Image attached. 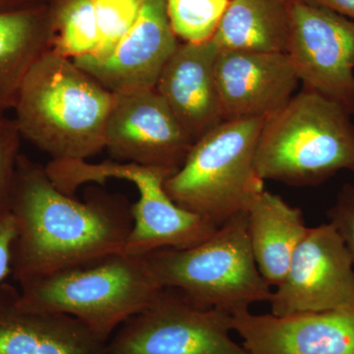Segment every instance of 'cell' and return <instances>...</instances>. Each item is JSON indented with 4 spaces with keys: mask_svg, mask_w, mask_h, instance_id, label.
Masks as SVG:
<instances>
[{
    "mask_svg": "<svg viewBox=\"0 0 354 354\" xmlns=\"http://www.w3.org/2000/svg\"><path fill=\"white\" fill-rule=\"evenodd\" d=\"M10 212L17 227L11 274L19 285L122 252L133 227L127 197L99 188L82 201L69 196L25 155L18 158Z\"/></svg>",
    "mask_w": 354,
    "mask_h": 354,
    "instance_id": "cell-1",
    "label": "cell"
},
{
    "mask_svg": "<svg viewBox=\"0 0 354 354\" xmlns=\"http://www.w3.org/2000/svg\"><path fill=\"white\" fill-rule=\"evenodd\" d=\"M114 94L50 50L26 76L15 111L21 136L51 160H87L104 149Z\"/></svg>",
    "mask_w": 354,
    "mask_h": 354,
    "instance_id": "cell-2",
    "label": "cell"
},
{
    "mask_svg": "<svg viewBox=\"0 0 354 354\" xmlns=\"http://www.w3.org/2000/svg\"><path fill=\"white\" fill-rule=\"evenodd\" d=\"M341 104L304 88L266 120L255 167L263 180L320 185L354 169V123Z\"/></svg>",
    "mask_w": 354,
    "mask_h": 354,
    "instance_id": "cell-3",
    "label": "cell"
},
{
    "mask_svg": "<svg viewBox=\"0 0 354 354\" xmlns=\"http://www.w3.org/2000/svg\"><path fill=\"white\" fill-rule=\"evenodd\" d=\"M162 290L145 257L115 253L25 281L18 301L25 309L74 317L109 342Z\"/></svg>",
    "mask_w": 354,
    "mask_h": 354,
    "instance_id": "cell-4",
    "label": "cell"
},
{
    "mask_svg": "<svg viewBox=\"0 0 354 354\" xmlns=\"http://www.w3.org/2000/svg\"><path fill=\"white\" fill-rule=\"evenodd\" d=\"M162 288L179 291L198 308L234 315L269 302L268 285L254 259L245 212L189 248H162L144 256Z\"/></svg>",
    "mask_w": 354,
    "mask_h": 354,
    "instance_id": "cell-5",
    "label": "cell"
},
{
    "mask_svg": "<svg viewBox=\"0 0 354 354\" xmlns=\"http://www.w3.org/2000/svg\"><path fill=\"white\" fill-rule=\"evenodd\" d=\"M265 118L223 121L193 144L165 189L178 206L216 227L245 212L265 189L255 167Z\"/></svg>",
    "mask_w": 354,
    "mask_h": 354,
    "instance_id": "cell-6",
    "label": "cell"
},
{
    "mask_svg": "<svg viewBox=\"0 0 354 354\" xmlns=\"http://www.w3.org/2000/svg\"><path fill=\"white\" fill-rule=\"evenodd\" d=\"M232 315L198 308L164 288L109 339L113 354H251L232 337Z\"/></svg>",
    "mask_w": 354,
    "mask_h": 354,
    "instance_id": "cell-7",
    "label": "cell"
},
{
    "mask_svg": "<svg viewBox=\"0 0 354 354\" xmlns=\"http://www.w3.org/2000/svg\"><path fill=\"white\" fill-rule=\"evenodd\" d=\"M286 55L304 88L354 113V21L307 0H290Z\"/></svg>",
    "mask_w": 354,
    "mask_h": 354,
    "instance_id": "cell-8",
    "label": "cell"
},
{
    "mask_svg": "<svg viewBox=\"0 0 354 354\" xmlns=\"http://www.w3.org/2000/svg\"><path fill=\"white\" fill-rule=\"evenodd\" d=\"M354 262L330 223L307 230L285 279L272 291V314L285 317L354 305Z\"/></svg>",
    "mask_w": 354,
    "mask_h": 354,
    "instance_id": "cell-9",
    "label": "cell"
},
{
    "mask_svg": "<svg viewBox=\"0 0 354 354\" xmlns=\"http://www.w3.org/2000/svg\"><path fill=\"white\" fill-rule=\"evenodd\" d=\"M93 178L104 183L115 178L130 181L139 191L131 204L133 227L122 252L144 257L162 248L184 249L206 241L218 230L215 223L178 206L167 194L165 183L171 172L133 162L106 160L95 164Z\"/></svg>",
    "mask_w": 354,
    "mask_h": 354,
    "instance_id": "cell-10",
    "label": "cell"
},
{
    "mask_svg": "<svg viewBox=\"0 0 354 354\" xmlns=\"http://www.w3.org/2000/svg\"><path fill=\"white\" fill-rule=\"evenodd\" d=\"M104 149L114 160L176 174L194 142L157 88L113 93Z\"/></svg>",
    "mask_w": 354,
    "mask_h": 354,
    "instance_id": "cell-11",
    "label": "cell"
},
{
    "mask_svg": "<svg viewBox=\"0 0 354 354\" xmlns=\"http://www.w3.org/2000/svg\"><path fill=\"white\" fill-rule=\"evenodd\" d=\"M216 79L223 121L271 118L290 101L299 78L286 53L220 50Z\"/></svg>",
    "mask_w": 354,
    "mask_h": 354,
    "instance_id": "cell-12",
    "label": "cell"
},
{
    "mask_svg": "<svg viewBox=\"0 0 354 354\" xmlns=\"http://www.w3.org/2000/svg\"><path fill=\"white\" fill-rule=\"evenodd\" d=\"M178 46L167 0H146L138 19L109 57L72 60L111 93L153 88Z\"/></svg>",
    "mask_w": 354,
    "mask_h": 354,
    "instance_id": "cell-13",
    "label": "cell"
},
{
    "mask_svg": "<svg viewBox=\"0 0 354 354\" xmlns=\"http://www.w3.org/2000/svg\"><path fill=\"white\" fill-rule=\"evenodd\" d=\"M232 326L251 354H354V305L285 317L245 310Z\"/></svg>",
    "mask_w": 354,
    "mask_h": 354,
    "instance_id": "cell-14",
    "label": "cell"
},
{
    "mask_svg": "<svg viewBox=\"0 0 354 354\" xmlns=\"http://www.w3.org/2000/svg\"><path fill=\"white\" fill-rule=\"evenodd\" d=\"M218 53L212 39L179 44L156 86L194 143L223 122L216 79Z\"/></svg>",
    "mask_w": 354,
    "mask_h": 354,
    "instance_id": "cell-15",
    "label": "cell"
},
{
    "mask_svg": "<svg viewBox=\"0 0 354 354\" xmlns=\"http://www.w3.org/2000/svg\"><path fill=\"white\" fill-rule=\"evenodd\" d=\"M19 290L0 286V354H113L74 317L23 308Z\"/></svg>",
    "mask_w": 354,
    "mask_h": 354,
    "instance_id": "cell-16",
    "label": "cell"
},
{
    "mask_svg": "<svg viewBox=\"0 0 354 354\" xmlns=\"http://www.w3.org/2000/svg\"><path fill=\"white\" fill-rule=\"evenodd\" d=\"M246 214L254 259L268 285L277 288L308 230L304 213L279 195L264 189L248 205Z\"/></svg>",
    "mask_w": 354,
    "mask_h": 354,
    "instance_id": "cell-17",
    "label": "cell"
},
{
    "mask_svg": "<svg viewBox=\"0 0 354 354\" xmlns=\"http://www.w3.org/2000/svg\"><path fill=\"white\" fill-rule=\"evenodd\" d=\"M53 41L50 4L0 13V118L15 108L26 76Z\"/></svg>",
    "mask_w": 354,
    "mask_h": 354,
    "instance_id": "cell-18",
    "label": "cell"
},
{
    "mask_svg": "<svg viewBox=\"0 0 354 354\" xmlns=\"http://www.w3.org/2000/svg\"><path fill=\"white\" fill-rule=\"evenodd\" d=\"M290 0H230L214 35L220 50L286 53Z\"/></svg>",
    "mask_w": 354,
    "mask_h": 354,
    "instance_id": "cell-19",
    "label": "cell"
},
{
    "mask_svg": "<svg viewBox=\"0 0 354 354\" xmlns=\"http://www.w3.org/2000/svg\"><path fill=\"white\" fill-rule=\"evenodd\" d=\"M53 41L51 50L75 58L93 55L99 46V30L93 0H51Z\"/></svg>",
    "mask_w": 354,
    "mask_h": 354,
    "instance_id": "cell-20",
    "label": "cell"
},
{
    "mask_svg": "<svg viewBox=\"0 0 354 354\" xmlns=\"http://www.w3.org/2000/svg\"><path fill=\"white\" fill-rule=\"evenodd\" d=\"M230 0H167L172 31L184 43L209 41L220 25Z\"/></svg>",
    "mask_w": 354,
    "mask_h": 354,
    "instance_id": "cell-21",
    "label": "cell"
},
{
    "mask_svg": "<svg viewBox=\"0 0 354 354\" xmlns=\"http://www.w3.org/2000/svg\"><path fill=\"white\" fill-rule=\"evenodd\" d=\"M94 1L99 46L93 55L102 59L109 57L138 19L146 0H93Z\"/></svg>",
    "mask_w": 354,
    "mask_h": 354,
    "instance_id": "cell-22",
    "label": "cell"
},
{
    "mask_svg": "<svg viewBox=\"0 0 354 354\" xmlns=\"http://www.w3.org/2000/svg\"><path fill=\"white\" fill-rule=\"evenodd\" d=\"M22 139L14 118H0V213L10 211Z\"/></svg>",
    "mask_w": 354,
    "mask_h": 354,
    "instance_id": "cell-23",
    "label": "cell"
},
{
    "mask_svg": "<svg viewBox=\"0 0 354 354\" xmlns=\"http://www.w3.org/2000/svg\"><path fill=\"white\" fill-rule=\"evenodd\" d=\"M329 223L341 235L354 262V184L346 183L337 193L332 208L328 211Z\"/></svg>",
    "mask_w": 354,
    "mask_h": 354,
    "instance_id": "cell-24",
    "label": "cell"
},
{
    "mask_svg": "<svg viewBox=\"0 0 354 354\" xmlns=\"http://www.w3.org/2000/svg\"><path fill=\"white\" fill-rule=\"evenodd\" d=\"M17 227L12 213L10 211L0 213V286L6 283V279L11 274V257Z\"/></svg>",
    "mask_w": 354,
    "mask_h": 354,
    "instance_id": "cell-25",
    "label": "cell"
},
{
    "mask_svg": "<svg viewBox=\"0 0 354 354\" xmlns=\"http://www.w3.org/2000/svg\"><path fill=\"white\" fill-rule=\"evenodd\" d=\"M51 0H0V13L30 10L50 4Z\"/></svg>",
    "mask_w": 354,
    "mask_h": 354,
    "instance_id": "cell-26",
    "label": "cell"
},
{
    "mask_svg": "<svg viewBox=\"0 0 354 354\" xmlns=\"http://www.w3.org/2000/svg\"><path fill=\"white\" fill-rule=\"evenodd\" d=\"M354 21V0H307Z\"/></svg>",
    "mask_w": 354,
    "mask_h": 354,
    "instance_id": "cell-27",
    "label": "cell"
},
{
    "mask_svg": "<svg viewBox=\"0 0 354 354\" xmlns=\"http://www.w3.org/2000/svg\"><path fill=\"white\" fill-rule=\"evenodd\" d=\"M353 176H354V169H353ZM353 184H354V183H353Z\"/></svg>",
    "mask_w": 354,
    "mask_h": 354,
    "instance_id": "cell-28",
    "label": "cell"
}]
</instances>
